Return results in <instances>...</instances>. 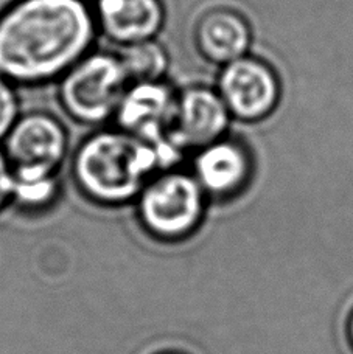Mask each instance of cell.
Wrapping results in <instances>:
<instances>
[{
    "mask_svg": "<svg viewBox=\"0 0 353 354\" xmlns=\"http://www.w3.org/2000/svg\"><path fill=\"white\" fill-rule=\"evenodd\" d=\"M199 53L215 64H230L243 58L251 44L249 25L235 11L213 10L199 19L194 28Z\"/></svg>",
    "mask_w": 353,
    "mask_h": 354,
    "instance_id": "8fae6325",
    "label": "cell"
},
{
    "mask_svg": "<svg viewBox=\"0 0 353 354\" xmlns=\"http://www.w3.org/2000/svg\"><path fill=\"white\" fill-rule=\"evenodd\" d=\"M207 194L192 173H157L136 199L138 223L163 241L182 239L198 229L206 214Z\"/></svg>",
    "mask_w": 353,
    "mask_h": 354,
    "instance_id": "277c9868",
    "label": "cell"
},
{
    "mask_svg": "<svg viewBox=\"0 0 353 354\" xmlns=\"http://www.w3.org/2000/svg\"><path fill=\"white\" fill-rule=\"evenodd\" d=\"M230 112L219 93L204 86H192L178 93L168 140L179 149H201L224 137Z\"/></svg>",
    "mask_w": 353,
    "mask_h": 354,
    "instance_id": "ba28073f",
    "label": "cell"
},
{
    "mask_svg": "<svg viewBox=\"0 0 353 354\" xmlns=\"http://www.w3.org/2000/svg\"><path fill=\"white\" fill-rule=\"evenodd\" d=\"M21 115L16 84L0 75V143L10 134L12 126L16 124Z\"/></svg>",
    "mask_w": 353,
    "mask_h": 354,
    "instance_id": "5bb4252c",
    "label": "cell"
},
{
    "mask_svg": "<svg viewBox=\"0 0 353 354\" xmlns=\"http://www.w3.org/2000/svg\"><path fill=\"white\" fill-rule=\"evenodd\" d=\"M117 55L129 83L162 81L170 68V55L157 39L120 47Z\"/></svg>",
    "mask_w": 353,
    "mask_h": 354,
    "instance_id": "7c38bea8",
    "label": "cell"
},
{
    "mask_svg": "<svg viewBox=\"0 0 353 354\" xmlns=\"http://www.w3.org/2000/svg\"><path fill=\"white\" fill-rule=\"evenodd\" d=\"M178 91L162 81L131 83L116 113V128L157 147L168 140Z\"/></svg>",
    "mask_w": 353,
    "mask_h": 354,
    "instance_id": "8992f818",
    "label": "cell"
},
{
    "mask_svg": "<svg viewBox=\"0 0 353 354\" xmlns=\"http://www.w3.org/2000/svg\"><path fill=\"white\" fill-rule=\"evenodd\" d=\"M97 36L86 0H12L0 11V75L16 86L60 81Z\"/></svg>",
    "mask_w": 353,
    "mask_h": 354,
    "instance_id": "6da1fadb",
    "label": "cell"
},
{
    "mask_svg": "<svg viewBox=\"0 0 353 354\" xmlns=\"http://www.w3.org/2000/svg\"><path fill=\"white\" fill-rule=\"evenodd\" d=\"M349 340H350V345L353 348V313H352L350 320H349Z\"/></svg>",
    "mask_w": 353,
    "mask_h": 354,
    "instance_id": "2e32d148",
    "label": "cell"
},
{
    "mask_svg": "<svg viewBox=\"0 0 353 354\" xmlns=\"http://www.w3.org/2000/svg\"><path fill=\"white\" fill-rule=\"evenodd\" d=\"M2 149L12 173L58 174L69 153V134L53 113L27 112L12 126Z\"/></svg>",
    "mask_w": 353,
    "mask_h": 354,
    "instance_id": "5b68a950",
    "label": "cell"
},
{
    "mask_svg": "<svg viewBox=\"0 0 353 354\" xmlns=\"http://www.w3.org/2000/svg\"><path fill=\"white\" fill-rule=\"evenodd\" d=\"M249 173V154L242 145L223 137L197 151L192 174L207 196L228 198L244 187Z\"/></svg>",
    "mask_w": 353,
    "mask_h": 354,
    "instance_id": "30bf717a",
    "label": "cell"
},
{
    "mask_svg": "<svg viewBox=\"0 0 353 354\" xmlns=\"http://www.w3.org/2000/svg\"><path fill=\"white\" fill-rule=\"evenodd\" d=\"M98 33L120 47L157 39L167 21L163 0H96Z\"/></svg>",
    "mask_w": 353,
    "mask_h": 354,
    "instance_id": "9c48e42d",
    "label": "cell"
},
{
    "mask_svg": "<svg viewBox=\"0 0 353 354\" xmlns=\"http://www.w3.org/2000/svg\"><path fill=\"white\" fill-rule=\"evenodd\" d=\"M60 194L58 174L12 173L11 204L27 212L46 210Z\"/></svg>",
    "mask_w": 353,
    "mask_h": 354,
    "instance_id": "4fadbf2b",
    "label": "cell"
},
{
    "mask_svg": "<svg viewBox=\"0 0 353 354\" xmlns=\"http://www.w3.org/2000/svg\"><path fill=\"white\" fill-rule=\"evenodd\" d=\"M157 173H162V168L153 145L118 128L93 131L72 157L75 187L100 207L134 204Z\"/></svg>",
    "mask_w": 353,
    "mask_h": 354,
    "instance_id": "7a4b0ae2",
    "label": "cell"
},
{
    "mask_svg": "<svg viewBox=\"0 0 353 354\" xmlns=\"http://www.w3.org/2000/svg\"><path fill=\"white\" fill-rule=\"evenodd\" d=\"M217 92L230 115L254 122L274 109L279 100V83L269 66L243 56L223 66Z\"/></svg>",
    "mask_w": 353,
    "mask_h": 354,
    "instance_id": "52a82bcc",
    "label": "cell"
},
{
    "mask_svg": "<svg viewBox=\"0 0 353 354\" xmlns=\"http://www.w3.org/2000/svg\"><path fill=\"white\" fill-rule=\"evenodd\" d=\"M129 80L117 53L92 50L58 81V100L69 118L83 126L114 120Z\"/></svg>",
    "mask_w": 353,
    "mask_h": 354,
    "instance_id": "3957f363",
    "label": "cell"
},
{
    "mask_svg": "<svg viewBox=\"0 0 353 354\" xmlns=\"http://www.w3.org/2000/svg\"><path fill=\"white\" fill-rule=\"evenodd\" d=\"M12 194V169L8 159L0 148V212L11 204Z\"/></svg>",
    "mask_w": 353,
    "mask_h": 354,
    "instance_id": "9a60e30c",
    "label": "cell"
}]
</instances>
